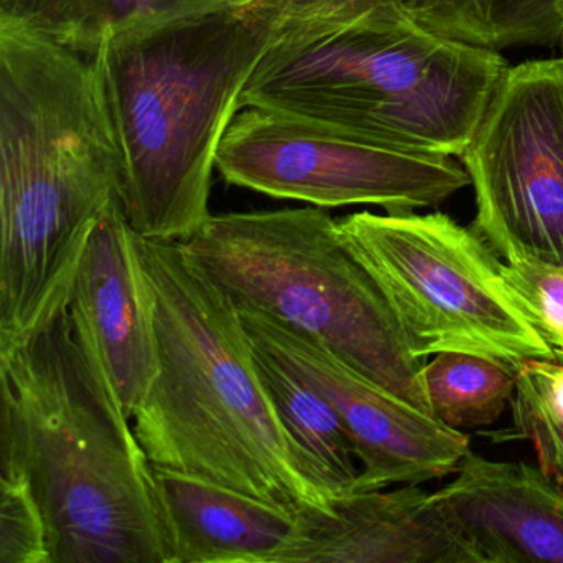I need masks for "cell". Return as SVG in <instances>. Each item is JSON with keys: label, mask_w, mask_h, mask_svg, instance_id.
<instances>
[{"label": "cell", "mask_w": 563, "mask_h": 563, "mask_svg": "<svg viewBox=\"0 0 563 563\" xmlns=\"http://www.w3.org/2000/svg\"><path fill=\"white\" fill-rule=\"evenodd\" d=\"M120 184L93 62L0 19V351L68 301Z\"/></svg>", "instance_id": "6da1fadb"}, {"label": "cell", "mask_w": 563, "mask_h": 563, "mask_svg": "<svg viewBox=\"0 0 563 563\" xmlns=\"http://www.w3.org/2000/svg\"><path fill=\"white\" fill-rule=\"evenodd\" d=\"M0 467L24 474L51 563H173L153 463L68 301L0 351Z\"/></svg>", "instance_id": "7a4b0ae2"}, {"label": "cell", "mask_w": 563, "mask_h": 563, "mask_svg": "<svg viewBox=\"0 0 563 563\" xmlns=\"http://www.w3.org/2000/svg\"><path fill=\"white\" fill-rule=\"evenodd\" d=\"M275 27L255 0H225L117 32L90 58L137 235L186 242L212 217L217 153Z\"/></svg>", "instance_id": "3957f363"}, {"label": "cell", "mask_w": 563, "mask_h": 563, "mask_svg": "<svg viewBox=\"0 0 563 563\" xmlns=\"http://www.w3.org/2000/svg\"><path fill=\"white\" fill-rule=\"evenodd\" d=\"M499 52L418 24L400 0L275 27L242 108L298 114L394 150L460 159L506 74Z\"/></svg>", "instance_id": "277c9868"}, {"label": "cell", "mask_w": 563, "mask_h": 563, "mask_svg": "<svg viewBox=\"0 0 563 563\" xmlns=\"http://www.w3.org/2000/svg\"><path fill=\"white\" fill-rule=\"evenodd\" d=\"M137 250L153 291L159 372L133 430L151 463L292 512L328 506L296 466L235 302L179 242L137 235Z\"/></svg>", "instance_id": "5b68a950"}, {"label": "cell", "mask_w": 563, "mask_h": 563, "mask_svg": "<svg viewBox=\"0 0 563 563\" xmlns=\"http://www.w3.org/2000/svg\"><path fill=\"white\" fill-rule=\"evenodd\" d=\"M179 243L186 258L235 306L291 325L431 415L421 380L423 358L408 347L377 283L324 210L212 216Z\"/></svg>", "instance_id": "8992f818"}, {"label": "cell", "mask_w": 563, "mask_h": 563, "mask_svg": "<svg viewBox=\"0 0 563 563\" xmlns=\"http://www.w3.org/2000/svg\"><path fill=\"white\" fill-rule=\"evenodd\" d=\"M338 227L417 357L470 352L516 371L530 358L556 361L476 230L441 212H358Z\"/></svg>", "instance_id": "52a82bcc"}, {"label": "cell", "mask_w": 563, "mask_h": 563, "mask_svg": "<svg viewBox=\"0 0 563 563\" xmlns=\"http://www.w3.org/2000/svg\"><path fill=\"white\" fill-rule=\"evenodd\" d=\"M232 186L324 209L375 206L387 213L440 206L464 187L463 164L443 154L394 150L338 128L268 108H242L217 153Z\"/></svg>", "instance_id": "ba28073f"}, {"label": "cell", "mask_w": 563, "mask_h": 563, "mask_svg": "<svg viewBox=\"0 0 563 563\" xmlns=\"http://www.w3.org/2000/svg\"><path fill=\"white\" fill-rule=\"evenodd\" d=\"M460 163L494 253L563 266V58L507 67Z\"/></svg>", "instance_id": "9c48e42d"}, {"label": "cell", "mask_w": 563, "mask_h": 563, "mask_svg": "<svg viewBox=\"0 0 563 563\" xmlns=\"http://www.w3.org/2000/svg\"><path fill=\"white\" fill-rule=\"evenodd\" d=\"M255 347L305 378L338 411L361 464L357 493L423 484L456 473L470 437L385 390L291 325L240 308Z\"/></svg>", "instance_id": "30bf717a"}, {"label": "cell", "mask_w": 563, "mask_h": 563, "mask_svg": "<svg viewBox=\"0 0 563 563\" xmlns=\"http://www.w3.org/2000/svg\"><path fill=\"white\" fill-rule=\"evenodd\" d=\"M68 309L131 420L159 372V355L153 291L120 199L104 210L85 246Z\"/></svg>", "instance_id": "8fae6325"}, {"label": "cell", "mask_w": 563, "mask_h": 563, "mask_svg": "<svg viewBox=\"0 0 563 563\" xmlns=\"http://www.w3.org/2000/svg\"><path fill=\"white\" fill-rule=\"evenodd\" d=\"M433 494L467 563H563V489L540 467L470 450Z\"/></svg>", "instance_id": "7c38bea8"}, {"label": "cell", "mask_w": 563, "mask_h": 563, "mask_svg": "<svg viewBox=\"0 0 563 563\" xmlns=\"http://www.w3.org/2000/svg\"><path fill=\"white\" fill-rule=\"evenodd\" d=\"M278 563H467L433 493L407 484L296 514Z\"/></svg>", "instance_id": "4fadbf2b"}, {"label": "cell", "mask_w": 563, "mask_h": 563, "mask_svg": "<svg viewBox=\"0 0 563 563\" xmlns=\"http://www.w3.org/2000/svg\"><path fill=\"white\" fill-rule=\"evenodd\" d=\"M173 563H278L296 514L187 471L153 464Z\"/></svg>", "instance_id": "5bb4252c"}, {"label": "cell", "mask_w": 563, "mask_h": 563, "mask_svg": "<svg viewBox=\"0 0 563 563\" xmlns=\"http://www.w3.org/2000/svg\"><path fill=\"white\" fill-rule=\"evenodd\" d=\"M253 351L263 387L302 476L328 503L357 493L361 464L338 411L305 378L262 349L253 345Z\"/></svg>", "instance_id": "9a60e30c"}, {"label": "cell", "mask_w": 563, "mask_h": 563, "mask_svg": "<svg viewBox=\"0 0 563 563\" xmlns=\"http://www.w3.org/2000/svg\"><path fill=\"white\" fill-rule=\"evenodd\" d=\"M430 31L473 47H552L563 42V0H400Z\"/></svg>", "instance_id": "2e32d148"}, {"label": "cell", "mask_w": 563, "mask_h": 563, "mask_svg": "<svg viewBox=\"0 0 563 563\" xmlns=\"http://www.w3.org/2000/svg\"><path fill=\"white\" fill-rule=\"evenodd\" d=\"M225 0H0V19L93 58L117 32Z\"/></svg>", "instance_id": "e0dca14e"}, {"label": "cell", "mask_w": 563, "mask_h": 563, "mask_svg": "<svg viewBox=\"0 0 563 563\" xmlns=\"http://www.w3.org/2000/svg\"><path fill=\"white\" fill-rule=\"evenodd\" d=\"M431 415L453 430L489 427L516 394L517 371L470 352H440L421 371Z\"/></svg>", "instance_id": "ac0fdd59"}, {"label": "cell", "mask_w": 563, "mask_h": 563, "mask_svg": "<svg viewBox=\"0 0 563 563\" xmlns=\"http://www.w3.org/2000/svg\"><path fill=\"white\" fill-rule=\"evenodd\" d=\"M512 420L539 467L563 489V362L530 358L517 368Z\"/></svg>", "instance_id": "d6986e66"}, {"label": "cell", "mask_w": 563, "mask_h": 563, "mask_svg": "<svg viewBox=\"0 0 563 563\" xmlns=\"http://www.w3.org/2000/svg\"><path fill=\"white\" fill-rule=\"evenodd\" d=\"M0 563H51L44 514L24 474L0 467Z\"/></svg>", "instance_id": "ffe728a7"}, {"label": "cell", "mask_w": 563, "mask_h": 563, "mask_svg": "<svg viewBox=\"0 0 563 563\" xmlns=\"http://www.w3.org/2000/svg\"><path fill=\"white\" fill-rule=\"evenodd\" d=\"M503 276L527 321L563 362V266L503 263Z\"/></svg>", "instance_id": "44dd1931"}, {"label": "cell", "mask_w": 563, "mask_h": 563, "mask_svg": "<svg viewBox=\"0 0 563 563\" xmlns=\"http://www.w3.org/2000/svg\"><path fill=\"white\" fill-rule=\"evenodd\" d=\"M380 2L387 0H255V4L268 14L276 25L362 11Z\"/></svg>", "instance_id": "7402d4cb"}]
</instances>
